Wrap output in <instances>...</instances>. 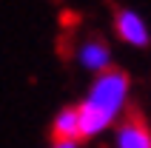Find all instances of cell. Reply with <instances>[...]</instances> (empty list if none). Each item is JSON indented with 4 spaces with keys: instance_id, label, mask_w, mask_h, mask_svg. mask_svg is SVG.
<instances>
[{
    "instance_id": "obj_1",
    "label": "cell",
    "mask_w": 151,
    "mask_h": 148,
    "mask_svg": "<svg viewBox=\"0 0 151 148\" xmlns=\"http://www.w3.org/2000/svg\"><path fill=\"white\" fill-rule=\"evenodd\" d=\"M128 97V77L117 68H106L97 74L94 85L88 88L83 106H77L80 117V140H88L94 134L106 131L120 117Z\"/></svg>"
},
{
    "instance_id": "obj_2",
    "label": "cell",
    "mask_w": 151,
    "mask_h": 148,
    "mask_svg": "<svg viewBox=\"0 0 151 148\" xmlns=\"http://www.w3.org/2000/svg\"><path fill=\"white\" fill-rule=\"evenodd\" d=\"M117 148H151V128L145 125V120L137 111L123 120L117 125V137H114Z\"/></svg>"
},
{
    "instance_id": "obj_3",
    "label": "cell",
    "mask_w": 151,
    "mask_h": 148,
    "mask_svg": "<svg viewBox=\"0 0 151 148\" xmlns=\"http://www.w3.org/2000/svg\"><path fill=\"white\" fill-rule=\"evenodd\" d=\"M114 29H117L120 40H126L128 46H148V40H151V34H148V29H145V23L134 14V11H128V9L117 11Z\"/></svg>"
},
{
    "instance_id": "obj_4",
    "label": "cell",
    "mask_w": 151,
    "mask_h": 148,
    "mask_svg": "<svg viewBox=\"0 0 151 148\" xmlns=\"http://www.w3.org/2000/svg\"><path fill=\"white\" fill-rule=\"evenodd\" d=\"M77 60H80V66H86L88 71H106V68H111V51L109 46L103 40H97V37H91V40H86L83 46H80V51H77Z\"/></svg>"
},
{
    "instance_id": "obj_5",
    "label": "cell",
    "mask_w": 151,
    "mask_h": 148,
    "mask_svg": "<svg viewBox=\"0 0 151 148\" xmlns=\"http://www.w3.org/2000/svg\"><path fill=\"white\" fill-rule=\"evenodd\" d=\"M54 142H77L80 140V117H77V106L71 108H63L54 120Z\"/></svg>"
},
{
    "instance_id": "obj_6",
    "label": "cell",
    "mask_w": 151,
    "mask_h": 148,
    "mask_svg": "<svg viewBox=\"0 0 151 148\" xmlns=\"http://www.w3.org/2000/svg\"><path fill=\"white\" fill-rule=\"evenodd\" d=\"M51 148H77V142H54Z\"/></svg>"
}]
</instances>
